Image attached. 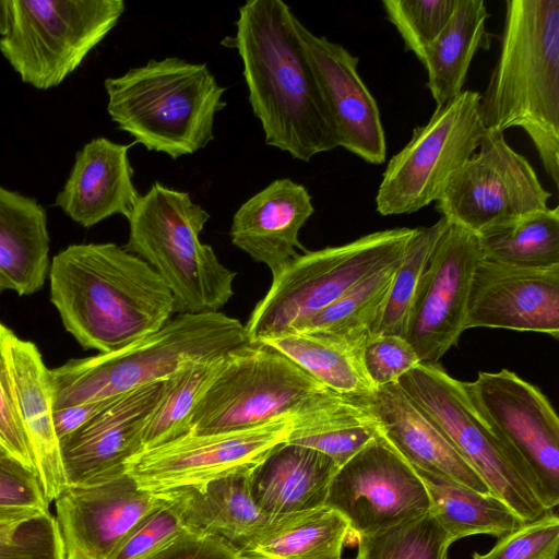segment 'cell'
I'll list each match as a JSON object with an SVG mask.
<instances>
[{"mask_svg": "<svg viewBox=\"0 0 559 559\" xmlns=\"http://www.w3.org/2000/svg\"><path fill=\"white\" fill-rule=\"evenodd\" d=\"M485 133L478 92L463 90L436 107L431 118L416 127L408 143L389 160L376 195L377 212L383 216L411 214L436 202Z\"/></svg>", "mask_w": 559, "mask_h": 559, "instance_id": "cell-10", "label": "cell"}, {"mask_svg": "<svg viewBox=\"0 0 559 559\" xmlns=\"http://www.w3.org/2000/svg\"><path fill=\"white\" fill-rule=\"evenodd\" d=\"M478 148L436 201L441 217L478 235L548 207L551 193L526 157L508 144L503 132L486 130Z\"/></svg>", "mask_w": 559, "mask_h": 559, "instance_id": "cell-13", "label": "cell"}, {"mask_svg": "<svg viewBox=\"0 0 559 559\" xmlns=\"http://www.w3.org/2000/svg\"><path fill=\"white\" fill-rule=\"evenodd\" d=\"M210 214L186 191L154 182L129 221L127 251L162 277L179 313L216 312L234 295L236 272L224 266L200 234Z\"/></svg>", "mask_w": 559, "mask_h": 559, "instance_id": "cell-6", "label": "cell"}, {"mask_svg": "<svg viewBox=\"0 0 559 559\" xmlns=\"http://www.w3.org/2000/svg\"><path fill=\"white\" fill-rule=\"evenodd\" d=\"M217 360L189 365L163 381L157 404L144 426L143 450L189 433L194 405L211 379Z\"/></svg>", "mask_w": 559, "mask_h": 559, "instance_id": "cell-35", "label": "cell"}, {"mask_svg": "<svg viewBox=\"0 0 559 559\" xmlns=\"http://www.w3.org/2000/svg\"><path fill=\"white\" fill-rule=\"evenodd\" d=\"M478 236L481 259L525 269L559 265V207L490 227Z\"/></svg>", "mask_w": 559, "mask_h": 559, "instance_id": "cell-34", "label": "cell"}, {"mask_svg": "<svg viewBox=\"0 0 559 559\" xmlns=\"http://www.w3.org/2000/svg\"><path fill=\"white\" fill-rule=\"evenodd\" d=\"M558 551L559 518L549 512L498 539L486 554L474 552L473 559H558Z\"/></svg>", "mask_w": 559, "mask_h": 559, "instance_id": "cell-40", "label": "cell"}, {"mask_svg": "<svg viewBox=\"0 0 559 559\" xmlns=\"http://www.w3.org/2000/svg\"><path fill=\"white\" fill-rule=\"evenodd\" d=\"M64 559H107L127 533L165 502L127 473L91 485H68L53 501Z\"/></svg>", "mask_w": 559, "mask_h": 559, "instance_id": "cell-17", "label": "cell"}, {"mask_svg": "<svg viewBox=\"0 0 559 559\" xmlns=\"http://www.w3.org/2000/svg\"><path fill=\"white\" fill-rule=\"evenodd\" d=\"M48 266L45 209L35 199L0 186V292L36 293Z\"/></svg>", "mask_w": 559, "mask_h": 559, "instance_id": "cell-28", "label": "cell"}, {"mask_svg": "<svg viewBox=\"0 0 559 559\" xmlns=\"http://www.w3.org/2000/svg\"><path fill=\"white\" fill-rule=\"evenodd\" d=\"M0 52L37 90L58 86L116 26L122 0H9Z\"/></svg>", "mask_w": 559, "mask_h": 559, "instance_id": "cell-8", "label": "cell"}, {"mask_svg": "<svg viewBox=\"0 0 559 559\" xmlns=\"http://www.w3.org/2000/svg\"><path fill=\"white\" fill-rule=\"evenodd\" d=\"M10 8L9 0H0V35L3 36L9 29Z\"/></svg>", "mask_w": 559, "mask_h": 559, "instance_id": "cell-48", "label": "cell"}, {"mask_svg": "<svg viewBox=\"0 0 559 559\" xmlns=\"http://www.w3.org/2000/svg\"><path fill=\"white\" fill-rule=\"evenodd\" d=\"M49 504L36 474L0 452V507L49 513Z\"/></svg>", "mask_w": 559, "mask_h": 559, "instance_id": "cell-44", "label": "cell"}, {"mask_svg": "<svg viewBox=\"0 0 559 559\" xmlns=\"http://www.w3.org/2000/svg\"><path fill=\"white\" fill-rule=\"evenodd\" d=\"M9 367L19 418L25 433L34 472L49 503L68 486L60 442L53 426L49 369L37 346L13 332L8 346Z\"/></svg>", "mask_w": 559, "mask_h": 559, "instance_id": "cell-23", "label": "cell"}, {"mask_svg": "<svg viewBox=\"0 0 559 559\" xmlns=\"http://www.w3.org/2000/svg\"><path fill=\"white\" fill-rule=\"evenodd\" d=\"M462 385L544 508L554 511L559 503V418L546 395L508 369L480 371Z\"/></svg>", "mask_w": 559, "mask_h": 559, "instance_id": "cell-12", "label": "cell"}, {"mask_svg": "<svg viewBox=\"0 0 559 559\" xmlns=\"http://www.w3.org/2000/svg\"><path fill=\"white\" fill-rule=\"evenodd\" d=\"M260 343L281 352L325 388L370 394L374 386L361 361V348L317 332H286Z\"/></svg>", "mask_w": 559, "mask_h": 559, "instance_id": "cell-32", "label": "cell"}, {"mask_svg": "<svg viewBox=\"0 0 559 559\" xmlns=\"http://www.w3.org/2000/svg\"><path fill=\"white\" fill-rule=\"evenodd\" d=\"M348 539L353 537L346 520L322 506L269 516L237 549L241 556L262 559H343Z\"/></svg>", "mask_w": 559, "mask_h": 559, "instance_id": "cell-29", "label": "cell"}, {"mask_svg": "<svg viewBox=\"0 0 559 559\" xmlns=\"http://www.w3.org/2000/svg\"><path fill=\"white\" fill-rule=\"evenodd\" d=\"M246 342L245 325L222 311L179 313L121 349L49 369L53 409L115 399L163 382L189 365L217 360Z\"/></svg>", "mask_w": 559, "mask_h": 559, "instance_id": "cell-4", "label": "cell"}, {"mask_svg": "<svg viewBox=\"0 0 559 559\" xmlns=\"http://www.w3.org/2000/svg\"><path fill=\"white\" fill-rule=\"evenodd\" d=\"M324 388L275 348L246 342L217 360L199 396L189 433L243 430L290 414Z\"/></svg>", "mask_w": 559, "mask_h": 559, "instance_id": "cell-9", "label": "cell"}, {"mask_svg": "<svg viewBox=\"0 0 559 559\" xmlns=\"http://www.w3.org/2000/svg\"><path fill=\"white\" fill-rule=\"evenodd\" d=\"M448 224L449 222L441 217L429 227H418L396 266L374 333L405 337L409 312L421 274L436 242Z\"/></svg>", "mask_w": 559, "mask_h": 559, "instance_id": "cell-36", "label": "cell"}, {"mask_svg": "<svg viewBox=\"0 0 559 559\" xmlns=\"http://www.w3.org/2000/svg\"><path fill=\"white\" fill-rule=\"evenodd\" d=\"M116 399L53 409V426L59 442L81 428Z\"/></svg>", "mask_w": 559, "mask_h": 559, "instance_id": "cell-46", "label": "cell"}, {"mask_svg": "<svg viewBox=\"0 0 559 559\" xmlns=\"http://www.w3.org/2000/svg\"><path fill=\"white\" fill-rule=\"evenodd\" d=\"M50 300L86 349L110 353L163 328L176 311L162 277L112 242L71 245L50 266Z\"/></svg>", "mask_w": 559, "mask_h": 559, "instance_id": "cell-2", "label": "cell"}, {"mask_svg": "<svg viewBox=\"0 0 559 559\" xmlns=\"http://www.w3.org/2000/svg\"><path fill=\"white\" fill-rule=\"evenodd\" d=\"M370 394L320 389L290 413L286 442L317 450L342 466L379 436Z\"/></svg>", "mask_w": 559, "mask_h": 559, "instance_id": "cell-25", "label": "cell"}, {"mask_svg": "<svg viewBox=\"0 0 559 559\" xmlns=\"http://www.w3.org/2000/svg\"><path fill=\"white\" fill-rule=\"evenodd\" d=\"M396 384L442 430L493 495L525 523L554 512L544 508L510 452L474 409L462 381L439 364H418Z\"/></svg>", "mask_w": 559, "mask_h": 559, "instance_id": "cell-11", "label": "cell"}, {"mask_svg": "<svg viewBox=\"0 0 559 559\" xmlns=\"http://www.w3.org/2000/svg\"><path fill=\"white\" fill-rule=\"evenodd\" d=\"M49 513L33 509L0 507V543L14 540L27 524Z\"/></svg>", "mask_w": 559, "mask_h": 559, "instance_id": "cell-47", "label": "cell"}, {"mask_svg": "<svg viewBox=\"0 0 559 559\" xmlns=\"http://www.w3.org/2000/svg\"><path fill=\"white\" fill-rule=\"evenodd\" d=\"M296 20L282 0L247 1L238 9L236 34L229 45L242 61L248 99L265 143L309 162L338 147V142Z\"/></svg>", "mask_w": 559, "mask_h": 559, "instance_id": "cell-1", "label": "cell"}, {"mask_svg": "<svg viewBox=\"0 0 559 559\" xmlns=\"http://www.w3.org/2000/svg\"><path fill=\"white\" fill-rule=\"evenodd\" d=\"M337 464L328 455L284 442L250 472L255 506L267 515L311 510L324 506Z\"/></svg>", "mask_w": 559, "mask_h": 559, "instance_id": "cell-26", "label": "cell"}, {"mask_svg": "<svg viewBox=\"0 0 559 559\" xmlns=\"http://www.w3.org/2000/svg\"><path fill=\"white\" fill-rule=\"evenodd\" d=\"M290 427L286 414L243 430L187 433L132 456L127 474L151 492L204 485L254 468L287 441Z\"/></svg>", "mask_w": 559, "mask_h": 559, "instance_id": "cell-14", "label": "cell"}, {"mask_svg": "<svg viewBox=\"0 0 559 559\" xmlns=\"http://www.w3.org/2000/svg\"><path fill=\"white\" fill-rule=\"evenodd\" d=\"M147 559H243L238 549L215 535L188 532Z\"/></svg>", "mask_w": 559, "mask_h": 559, "instance_id": "cell-45", "label": "cell"}, {"mask_svg": "<svg viewBox=\"0 0 559 559\" xmlns=\"http://www.w3.org/2000/svg\"><path fill=\"white\" fill-rule=\"evenodd\" d=\"M104 85L107 111L118 128L173 159L213 141L215 117L226 106V88L207 64L177 57L151 59Z\"/></svg>", "mask_w": 559, "mask_h": 559, "instance_id": "cell-5", "label": "cell"}, {"mask_svg": "<svg viewBox=\"0 0 559 559\" xmlns=\"http://www.w3.org/2000/svg\"><path fill=\"white\" fill-rule=\"evenodd\" d=\"M251 471L157 493L174 507L190 532L219 536L237 548L271 516L264 514L252 499Z\"/></svg>", "mask_w": 559, "mask_h": 559, "instance_id": "cell-27", "label": "cell"}, {"mask_svg": "<svg viewBox=\"0 0 559 559\" xmlns=\"http://www.w3.org/2000/svg\"><path fill=\"white\" fill-rule=\"evenodd\" d=\"M370 402L379 433L415 469L493 495L442 430L396 383L376 388Z\"/></svg>", "mask_w": 559, "mask_h": 559, "instance_id": "cell-22", "label": "cell"}, {"mask_svg": "<svg viewBox=\"0 0 559 559\" xmlns=\"http://www.w3.org/2000/svg\"><path fill=\"white\" fill-rule=\"evenodd\" d=\"M296 31L331 111L338 147L367 163L382 164L385 133L377 100L358 73L359 58L313 34L298 19Z\"/></svg>", "mask_w": 559, "mask_h": 559, "instance_id": "cell-19", "label": "cell"}, {"mask_svg": "<svg viewBox=\"0 0 559 559\" xmlns=\"http://www.w3.org/2000/svg\"><path fill=\"white\" fill-rule=\"evenodd\" d=\"M163 382L123 394L81 428L60 440L68 485H91L127 473L128 461L143 450L144 426Z\"/></svg>", "mask_w": 559, "mask_h": 559, "instance_id": "cell-20", "label": "cell"}, {"mask_svg": "<svg viewBox=\"0 0 559 559\" xmlns=\"http://www.w3.org/2000/svg\"><path fill=\"white\" fill-rule=\"evenodd\" d=\"M488 17L483 0H457L442 32L425 48L420 62L427 71V87L437 107L463 92L475 53L490 47L486 31Z\"/></svg>", "mask_w": 559, "mask_h": 559, "instance_id": "cell-30", "label": "cell"}, {"mask_svg": "<svg viewBox=\"0 0 559 559\" xmlns=\"http://www.w3.org/2000/svg\"><path fill=\"white\" fill-rule=\"evenodd\" d=\"M457 0H383L386 19L397 29L405 48L420 61L424 50L442 32Z\"/></svg>", "mask_w": 559, "mask_h": 559, "instance_id": "cell-38", "label": "cell"}, {"mask_svg": "<svg viewBox=\"0 0 559 559\" xmlns=\"http://www.w3.org/2000/svg\"><path fill=\"white\" fill-rule=\"evenodd\" d=\"M481 259L478 236L449 223L421 274L405 338L420 364L436 365L465 331L472 278Z\"/></svg>", "mask_w": 559, "mask_h": 559, "instance_id": "cell-16", "label": "cell"}, {"mask_svg": "<svg viewBox=\"0 0 559 559\" xmlns=\"http://www.w3.org/2000/svg\"><path fill=\"white\" fill-rule=\"evenodd\" d=\"M0 559H64L55 516L49 513L27 524L12 542L0 543Z\"/></svg>", "mask_w": 559, "mask_h": 559, "instance_id": "cell-43", "label": "cell"}, {"mask_svg": "<svg viewBox=\"0 0 559 559\" xmlns=\"http://www.w3.org/2000/svg\"><path fill=\"white\" fill-rule=\"evenodd\" d=\"M417 228L397 227L295 257L273 276L245 332L255 343L283 334L324 309L374 271L399 261Z\"/></svg>", "mask_w": 559, "mask_h": 559, "instance_id": "cell-7", "label": "cell"}, {"mask_svg": "<svg viewBox=\"0 0 559 559\" xmlns=\"http://www.w3.org/2000/svg\"><path fill=\"white\" fill-rule=\"evenodd\" d=\"M188 532L178 512L165 499L127 533L107 559H147Z\"/></svg>", "mask_w": 559, "mask_h": 559, "instance_id": "cell-39", "label": "cell"}, {"mask_svg": "<svg viewBox=\"0 0 559 559\" xmlns=\"http://www.w3.org/2000/svg\"><path fill=\"white\" fill-rule=\"evenodd\" d=\"M415 471L426 487L430 502L429 513L439 522L452 543L472 535H491L500 539L525 524L495 495H485Z\"/></svg>", "mask_w": 559, "mask_h": 559, "instance_id": "cell-31", "label": "cell"}, {"mask_svg": "<svg viewBox=\"0 0 559 559\" xmlns=\"http://www.w3.org/2000/svg\"><path fill=\"white\" fill-rule=\"evenodd\" d=\"M242 557H243V559H262V558H254V557H245V556H242Z\"/></svg>", "mask_w": 559, "mask_h": 559, "instance_id": "cell-49", "label": "cell"}, {"mask_svg": "<svg viewBox=\"0 0 559 559\" xmlns=\"http://www.w3.org/2000/svg\"><path fill=\"white\" fill-rule=\"evenodd\" d=\"M314 212L305 186L289 178L273 180L248 199L233 216L231 243L265 264L273 276L307 249L299 231Z\"/></svg>", "mask_w": 559, "mask_h": 559, "instance_id": "cell-21", "label": "cell"}, {"mask_svg": "<svg viewBox=\"0 0 559 559\" xmlns=\"http://www.w3.org/2000/svg\"><path fill=\"white\" fill-rule=\"evenodd\" d=\"M479 112L486 130L523 129L559 186V0H508Z\"/></svg>", "mask_w": 559, "mask_h": 559, "instance_id": "cell-3", "label": "cell"}, {"mask_svg": "<svg viewBox=\"0 0 559 559\" xmlns=\"http://www.w3.org/2000/svg\"><path fill=\"white\" fill-rule=\"evenodd\" d=\"M491 328L559 336V265L525 269L480 259L464 329Z\"/></svg>", "mask_w": 559, "mask_h": 559, "instance_id": "cell-18", "label": "cell"}, {"mask_svg": "<svg viewBox=\"0 0 559 559\" xmlns=\"http://www.w3.org/2000/svg\"><path fill=\"white\" fill-rule=\"evenodd\" d=\"M324 506L348 523L353 540L429 512L426 487L379 433L333 476Z\"/></svg>", "mask_w": 559, "mask_h": 559, "instance_id": "cell-15", "label": "cell"}, {"mask_svg": "<svg viewBox=\"0 0 559 559\" xmlns=\"http://www.w3.org/2000/svg\"><path fill=\"white\" fill-rule=\"evenodd\" d=\"M400 260L366 276L331 305L287 332L322 333L362 348L380 321Z\"/></svg>", "mask_w": 559, "mask_h": 559, "instance_id": "cell-33", "label": "cell"}, {"mask_svg": "<svg viewBox=\"0 0 559 559\" xmlns=\"http://www.w3.org/2000/svg\"><path fill=\"white\" fill-rule=\"evenodd\" d=\"M12 331L0 322V452L34 472L11 380L8 346ZM35 473V472H34Z\"/></svg>", "mask_w": 559, "mask_h": 559, "instance_id": "cell-42", "label": "cell"}, {"mask_svg": "<svg viewBox=\"0 0 559 559\" xmlns=\"http://www.w3.org/2000/svg\"><path fill=\"white\" fill-rule=\"evenodd\" d=\"M361 361L374 388L396 383L420 364L405 337L390 334H371L362 345Z\"/></svg>", "mask_w": 559, "mask_h": 559, "instance_id": "cell-41", "label": "cell"}, {"mask_svg": "<svg viewBox=\"0 0 559 559\" xmlns=\"http://www.w3.org/2000/svg\"><path fill=\"white\" fill-rule=\"evenodd\" d=\"M130 146L106 138L86 143L76 153L55 204L86 228L115 214L128 219L141 195L132 181Z\"/></svg>", "mask_w": 559, "mask_h": 559, "instance_id": "cell-24", "label": "cell"}, {"mask_svg": "<svg viewBox=\"0 0 559 559\" xmlns=\"http://www.w3.org/2000/svg\"><path fill=\"white\" fill-rule=\"evenodd\" d=\"M356 542L355 559H448L453 544L429 512Z\"/></svg>", "mask_w": 559, "mask_h": 559, "instance_id": "cell-37", "label": "cell"}]
</instances>
